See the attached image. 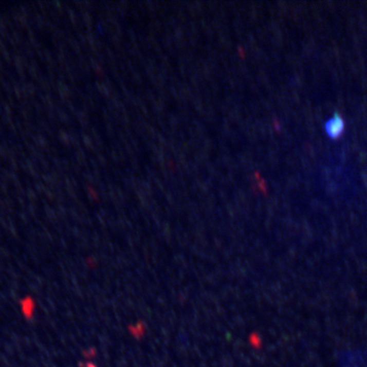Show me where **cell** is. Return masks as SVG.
<instances>
[{
  "mask_svg": "<svg viewBox=\"0 0 367 367\" xmlns=\"http://www.w3.org/2000/svg\"><path fill=\"white\" fill-rule=\"evenodd\" d=\"M345 127V121L342 116L338 113L334 114V116L324 122V129L326 134L332 138H338L341 136Z\"/></svg>",
  "mask_w": 367,
  "mask_h": 367,
  "instance_id": "obj_1",
  "label": "cell"
}]
</instances>
